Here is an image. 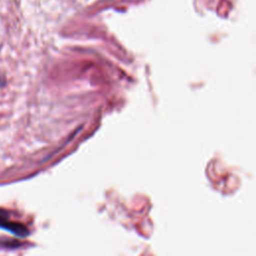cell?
Masks as SVG:
<instances>
[{"label":"cell","mask_w":256,"mask_h":256,"mask_svg":"<svg viewBox=\"0 0 256 256\" xmlns=\"http://www.w3.org/2000/svg\"><path fill=\"white\" fill-rule=\"evenodd\" d=\"M0 228L7 230L19 237H25L29 233L28 229L26 228L25 225H23L22 223H18V222L8 221V219L0 220Z\"/></svg>","instance_id":"obj_1"},{"label":"cell","mask_w":256,"mask_h":256,"mask_svg":"<svg viewBox=\"0 0 256 256\" xmlns=\"http://www.w3.org/2000/svg\"><path fill=\"white\" fill-rule=\"evenodd\" d=\"M4 219H8V212L6 210L0 209V220H4Z\"/></svg>","instance_id":"obj_2"}]
</instances>
